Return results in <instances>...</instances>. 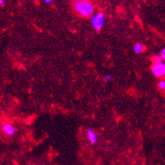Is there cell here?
<instances>
[{"label":"cell","mask_w":165,"mask_h":165,"mask_svg":"<svg viewBox=\"0 0 165 165\" xmlns=\"http://www.w3.org/2000/svg\"><path fill=\"white\" fill-rule=\"evenodd\" d=\"M152 62L154 64H160V63H163L164 59L161 56H155L154 57L152 58Z\"/></svg>","instance_id":"cell-7"},{"label":"cell","mask_w":165,"mask_h":165,"mask_svg":"<svg viewBox=\"0 0 165 165\" xmlns=\"http://www.w3.org/2000/svg\"><path fill=\"white\" fill-rule=\"evenodd\" d=\"M0 4H4V1H3V0H1V1H0Z\"/></svg>","instance_id":"cell-12"},{"label":"cell","mask_w":165,"mask_h":165,"mask_svg":"<svg viewBox=\"0 0 165 165\" xmlns=\"http://www.w3.org/2000/svg\"><path fill=\"white\" fill-rule=\"evenodd\" d=\"M143 49H144V47H143V46L141 43H136L135 46H134V52H135V53H142L143 52Z\"/></svg>","instance_id":"cell-6"},{"label":"cell","mask_w":165,"mask_h":165,"mask_svg":"<svg viewBox=\"0 0 165 165\" xmlns=\"http://www.w3.org/2000/svg\"><path fill=\"white\" fill-rule=\"evenodd\" d=\"M112 76L110 74H105V75H104V80H105V82L108 83V82H110Z\"/></svg>","instance_id":"cell-9"},{"label":"cell","mask_w":165,"mask_h":165,"mask_svg":"<svg viewBox=\"0 0 165 165\" xmlns=\"http://www.w3.org/2000/svg\"><path fill=\"white\" fill-rule=\"evenodd\" d=\"M2 131L7 136H13L15 133V128L11 124H4L2 125Z\"/></svg>","instance_id":"cell-4"},{"label":"cell","mask_w":165,"mask_h":165,"mask_svg":"<svg viewBox=\"0 0 165 165\" xmlns=\"http://www.w3.org/2000/svg\"><path fill=\"white\" fill-rule=\"evenodd\" d=\"M105 17L103 13H97L94 14L91 18V23L92 25L94 28V30H96L97 31H99L102 29L104 23H105Z\"/></svg>","instance_id":"cell-2"},{"label":"cell","mask_w":165,"mask_h":165,"mask_svg":"<svg viewBox=\"0 0 165 165\" xmlns=\"http://www.w3.org/2000/svg\"><path fill=\"white\" fill-rule=\"evenodd\" d=\"M87 135H88V138L90 143L95 144L97 142V135L94 133V131L92 129H88L87 131Z\"/></svg>","instance_id":"cell-5"},{"label":"cell","mask_w":165,"mask_h":165,"mask_svg":"<svg viewBox=\"0 0 165 165\" xmlns=\"http://www.w3.org/2000/svg\"><path fill=\"white\" fill-rule=\"evenodd\" d=\"M152 74L158 78L165 76V64L160 63V64H153L151 68Z\"/></svg>","instance_id":"cell-3"},{"label":"cell","mask_w":165,"mask_h":165,"mask_svg":"<svg viewBox=\"0 0 165 165\" xmlns=\"http://www.w3.org/2000/svg\"><path fill=\"white\" fill-rule=\"evenodd\" d=\"M74 9L82 17H90L94 13V7L91 2L88 1H76L74 2Z\"/></svg>","instance_id":"cell-1"},{"label":"cell","mask_w":165,"mask_h":165,"mask_svg":"<svg viewBox=\"0 0 165 165\" xmlns=\"http://www.w3.org/2000/svg\"><path fill=\"white\" fill-rule=\"evenodd\" d=\"M44 2L46 3V4H51V3H52V1H51V0H45Z\"/></svg>","instance_id":"cell-11"},{"label":"cell","mask_w":165,"mask_h":165,"mask_svg":"<svg viewBox=\"0 0 165 165\" xmlns=\"http://www.w3.org/2000/svg\"><path fill=\"white\" fill-rule=\"evenodd\" d=\"M161 57H163L164 61H165V48L162 50V52H161Z\"/></svg>","instance_id":"cell-10"},{"label":"cell","mask_w":165,"mask_h":165,"mask_svg":"<svg viewBox=\"0 0 165 165\" xmlns=\"http://www.w3.org/2000/svg\"><path fill=\"white\" fill-rule=\"evenodd\" d=\"M158 89L161 90H165V80L162 79L158 82Z\"/></svg>","instance_id":"cell-8"}]
</instances>
